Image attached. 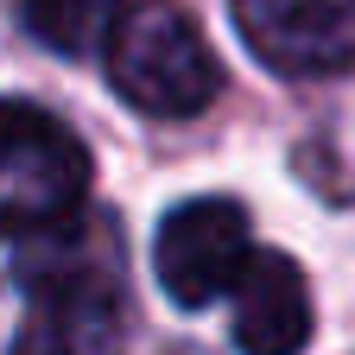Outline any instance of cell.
Listing matches in <instances>:
<instances>
[{"instance_id":"7","label":"cell","mask_w":355,"mask_h":355,"mask_svg":"<svg viewBox=\"0 0 355 355\" xmlns=\"http://www.w3.org/2000/svg\"><path fill=\"white\" fill-rule=\"evenodd\" d=\"M121 0H19V26L58 58H102Z\"/></svg>"},{"instance_id":"4","label":"cell","mask_w":355,"mask_h":355,"mask_svg":"<svg viewBox=\"0 0 355 355\" xmlns=\"http://www.w3.org/2000/svg\"><path fill=\"white\" fill-rule=\"evenodd\" d=\"M248 254H254V229L235 197H184L165 209L153 235V273L178 311H203L235 286Z\"/></svg>"},{"instance_id":"6","label":"cell","mask_w":355,"mask_h":355,"mask_svg":"<svg viewBox=\"0 0 355 355\" xmlns=\"http://www.w3.org/2000/svg\"><path fill=\"white\" fill-rule=\"evenodd\" d=\"M229 298H235L229 336L241 355H304L311 330H318V311H311L304 266L286 248H254L229 286Z\"/></svg>"},{"instance_id":"3","label":"cell","mask_w":355,"mask_h":355,"mask_svg":"<svg viewBox=\"0 0 355 355\" xmlns=\"http://www.w3.org/2000/svg\"><path fill=\"white\" fill-rule=\"evenodd\" d=\"M96 165L70 121L0 96V241H38L89 209Z\"/></svg>"},{"instance_id":"2","label":"cell","mask_w":355,"mask_h":355,"mask_svg":"<svg viewBox=\"0 0 355 355\" xmlns=\"http://www.w3.org/2000/svg\"><path fill=\"white\" fill-rule=\"evenodd\" d=\"M102 64L114 96L153 121H191L222 96V64L178 0H121Z\"/></svg>"},{"instance_id":"1","label":"cell","mask_w":355,"mask_h":355,"mask_svg":"<svg viewBox=\"0 0 355 355\" xmlns=\"http://www.w3.org/2000/svg\"><path fill=\"white\" fill-rule=\"evenodd\" d=\"M13 286L26 298L13 355H127L133 292L114 216L83 209L64 229L19 241Z\"/></svg>"},{"instance_id":"5","label":"cell","mask_w":355,"mask_h":355,"mask_svg":"<svg viewBox=\"0 0 355 355\" xmlns=\"http://www.w3.org/2000/svg\"><path fill=\"white\" fill-rule=\"evenodd\" d=\"M241 44L292 83L355 70V0H229Z\"/></svg>"}]
</instances>
